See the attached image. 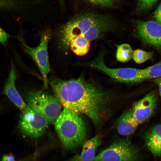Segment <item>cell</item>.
<instances>
[{
	"label": "cell",
	"instance_id": "7c38bea8",
	"mask_svg": "<svg viewBox=\"0 0 161 161\" xmlns=\"http://www.w3.org/2000/svg\"><path fill=\"white\" fill-rule=\"evenodd\" d=\"M139 125L131 111H128L120 117L117 126V131L121 135L128 136L133 133Z\"/></svg>",
	"mask_w": 161,
	"mask_h": 161
},
{
	"label": "cell",
	"instance_id": "5bb4252c",
	"mask_svg": "<svg viewBox=\"0 0 161 161\" xmlns=\"http://www.w3.org/2000/svg\"><path fill=\"white\" fill-rule=\"evenodd\" d=\"M90 46V41L81 36H78L70 41L69 48L75 54L83 56L88 52Z\"/></svg>",
	"mask_w": 161,
	"mask_h": 161
},
{
	"label": "cell",
	"instance_id": "6da1fadb",
	"mask_svg": "<svg viewBox=\"0 0 161 161\" xmlns=\"http://www.w3.org/2000/svg\"><path fill=\"white\" fill-rule=\"evenodd\" d=\"M52 88L64 108L78 114H84L95 123L99 121L100 114L106 102V93L83 76L76 79H58Z\"/></svg>",
	"mask_w": 161,
	"mask_h": 161
},
{
	"label": "cell",
	"instance_id": "5b68a950",
	"mask_svg": "<svg viewBox=\"0 0 161 161\" xmlns=\"http://www.w3.org/2000/svg\"><path fill=\"white\" fill-rule=\"evenodd\" d=\"M140 158L137 148L128 141L121 140L104 149L92 161H139Z\"/></svg>",
	"mask_w": 161,
	"mask_h": 161
},
{
	"label": "cell",
	"instance_id": "8992f818",
	"mask_svg": "<svg viewBox=\"0 0 161 161\" xmlns=\"http://www.w3.org/2000/svg\"><path fill=\"white\" fill-rule=\"evenodd\" d=\"M49 123L45 117L27 106L20 115L19 127L25 135L37 138L43 134Z\"/></svg>",
	"mask_w": 161,
	"mask_h": 161
},
{
	"label": "cell",
	"instance_id": "277c9868",
	"mask_svg": "<svg viewBox=\"0 0 161 161\" xmlns=\"http://www.w3.org/2000/svg\"><path fill=\"white\" fill-rule=\"evenodd\" d=\"M27 106L54 124L61 112V104L55 97L40 91L29 92L26 98Z\"/></svg>",
	"mask_w": 161,
	"mask_h": 161
},
{
	"label": "cell",
	"instance_id": "cb8c5ba5",
	"mask_svg": "<svg viewBox=\"0 0 161 161\" xmlns=\"http://www.w3.org/2000/svg\"><path fill=\"white\" fill-rule=\"evenodd\" d=\"M154 81L159 87L160 95L161 97V77L155 78Z\"/></svg>",
	"mask_w": 161,
	"mask_h": 161
},
{
	"label": "cell",
	"instance_id": "9c48e42d",
	"mask_svg": "<svg viewBox=\"0 0 161 161\" xmlns=\"http://www.w3.org/2000/svg\"><path fill=\"white\" fill-rule=\"evenodd\" d=\"M157 98L153 91L135 103L131 111L133 116L139 124L149 119L154 114L157 108Z\"/></svg>",
	"mask_w": 161,
	"mask_h": 161
},
{
	"label": "cell",
	"instance_id": "3957f363",
	"mask_svg": "<svg viewBox=\"0 0 161 161\" xmlns=\"http://www.w3.org/2000/svg\"><path fill=\"white\" fill-rule=\"evenodd\" d=\"M54 124L61 142L68 149L78 148L85 141L86 129L78 114L64 108Z\"/></svg>",
	"mask_w": 161,
	"mask_h": 161
},
{
	"label": "cell",
	"instance_id": "d4e9b609",
	"mask_svg": "<svg viewBox=\"0 0 161 161\" xmlns=\"http://www.w3.org/2000/svg\"><path fill=\"white\" fill-rule=\"evenodd\" d=\"M58 4L60 9L63 12L65 8V0H58Z\"/></svg>",
	"mask_w": 161,
	"mask_h": 161
},
{
	"label": "cell",
	"instance_id": "2e32d148",
	"mask_svg": "<svg viewBox=\"0 0 161 161\" xmlns=\"http://www.w3.org/2000/svg\"><path fill=\"white\" fill-rule=\"evenodd\" d=\"M133 51L130 45L123 44L119 45L117 49L116 58L119 62L124 63L132 58Z\"/></svg>",
	"mask_w": 161,
	"mask_h": 161
},
{
	"label": "cell",
	"instance_id": "603a6c76",
	"mask_svg": "<svg viewBox=\"0 0 161 161\" xmlns=\"http://www.w3.org/2000/svg\"><path fill=\"white\" fill-rule=\"evenodd\" d=\"M14 157L11 155H4L2 159V161H14Z\"/></svg>",
	"mask_w": 161,
	"mask_h": 161
},
{
	"label": "cell",
	"instance_id": "8fae6325",
	"mask_svg": "<svg viewBox=\"0 0 161 161\" xmlns=\"http://www.w3.org/2000/svg\"><path fill=\"white\" fill-rule=\"evenodd\" d=\"M146 146L155 157L161 156V124L156 125L144 134Z\"/></svg>",
	"mask_w": 161,
	"mask_h": 161
},
{
	"label": "cell",
	"instance_id": "52a82bcc",
	"mask_svg": "<svg viewBox=\"0 0 161 161\" xmlns=\"http://www.w3.org/2000/svg\"><path fill=\"white\" fill-rule=\"evenodd\" d=\"M50 37V33L49 31L44 32L41 36L40 44L34 48L28 46L22 38H19L25 52L32 58L38 67L45 87H47V76L50 70L47 51Z\"/></svg>",
	"mask_w": 161,
	"mask_h": 161
},
{
	"label": "cell",
	"instance_id": "7402d4cb",
	"mask_svg": "<svg viewBox=\"0 0 161 161\" xmlns=\"http://www.w3.org/2000/svg\"><path fill=\"white\" fill-rule=\"evenodd\" d=\"M154 18L157 22L161 24V3L154 13Z\"/></svg>",
	"mask_w": 161,
	"mask_h": 161
},
{
	"label": "cell",
	"instance_id": "30bf717a",
	"mask_svg": "<svg viewBox=\"0 0 161 161\" xmlns=\"http://www.w3.org/2000/svg\"><path fill=\"white\" fill-rule=\"evenodd\" d=\"M17 75L13 66H12L8 78L4 87L3 93L21 111L24 110L27 105L22 99L16 86Z\"/></svg>",
	"mask_w": 161,
	"mask_h": 161
},
{
	"label": "cell",
	"instance_id": "ffe728a7",
	"mask_svg": "<svg viewBox=\"0 0 161 161\" xmlns=\"http://www.w3.org/2000/svg\"><path fill=\"white\" fill-rule=\"evenodd\" d=\"M158 0H137V5L140 10H145L151 8Z\"/></svg>",
	"mask_w": 161,
	"mask_h": 161
},
{
	"label": "cell",
	"instance_id": "7a4b0ae2",
	"mask_svg": "<svg viewBox=\"0 0 161 161\" xmlns=\"http://www.w3.org/2000/svg\"><path fill=\"white\" fill-rule=\"evenodd\" d=\"M112 19L109 15L94 12H82L77 14L59 28L58 35L61 46L68 49L69 43L74 38L99 33Z\"/></svg>",
	"mask_w": 161,
	"mask_h": 161
},
{
	"label": "cell",
	"instance_id": "ba28073f",
	"mask_svg": "<svg viewBox=\"0 0 161 161\" xmlns=\"http://www.w3.org/2000/svg\"><path fill=\"white\" fill-rule=\"evenodd\" d=\"M137 36L145 43L161 48V24L157 21H137L135 23Z\"/></svg>",
	"mask_w": 161,
	"mask_h": 161
},
{
	"label": "cell",
	"instance_id": "d6986e66",
	"mask_svg": "<svg viewBox=\"0 0 161 161\" xmlns=\"http://www.w3.org/2000/svg\"><path fill=\"white\" fill-rule=\"evenodd\" d=\"M94 6L103 7H112L117 0H86Z\"/></svg>",
	"mask_w": 161,
	"mask_h": 161
},
{
	"label": "cell",
	"instance_id": "44dd1931",
	"mask_svg": "<svg viewBox=\"0 0 161 161\" xmlns=\"http://www.w3.org/2000/svg\"><path fill=\"white\" fill-rule=\"evenodd\" d=\"M9 37V35L0 27V43L5 44Z\"/></svg>",
	"mask_w": 161,
	"mask_h": 161
},
{
	"label": "cell",
	"instance_id": "e0dca14e",
	"mask_svg": "<svg viewBox=\"0 0 161 161\" xmlns=\"http://www.w3.org/2000/svg\"><path fill=\"white\" fill-rule=\"evenodd\" d=\"M153 55V52L137 49L133 51L132 58L136 63L140 64L151 59Z\"/></svg>",
	"mask_w": 161,
	"mask_h": 161
},
{
	"label": "cell",
	"instance_id": "9a60e30c",
	"mask_svg": "<svg viewBox=\"0 0 161 161\" xmlns=\"http://www.w3.org/2000/svg\"><path fill=\"white\" fill-rule=\"evenodd\" d=\"M161 77V62L142 69L139 83L145 80Z\"/></svg>",
	"mask_w": 161,
	"mask_h": 161
},
{
	"label": "cell",
	"instance_id": "4fadbf2b",
	"mask_svg": "<svg viewBox=\"0 0 161 161\" xmlns=\"http://www.w3.org/2000/svg\"><path fill=\"white\" fill-rule=\"evenodd\" d=\"M101 137L97 135L86 141L83 144L82 151L78 161H92L95 157L97 149L101 143Z\"/></svg>",
	"mask_w": 161,
	"mask_h": 161
},
{
	"label": "cell",
	"instance_id": "ac0fdd59",
	"mask_svg": "<svg viewBox=\"0 0 161 161\" xmlns=\"http://www.w3.org/2000/svg\"><path fill=\"white\" fill-rule=\"evenodd\" d=\"M18 4V0H0V10L13 12Z\"/></svg>",
	"mask_w": 161,
	"mask_h": 161
}]
</instances>
